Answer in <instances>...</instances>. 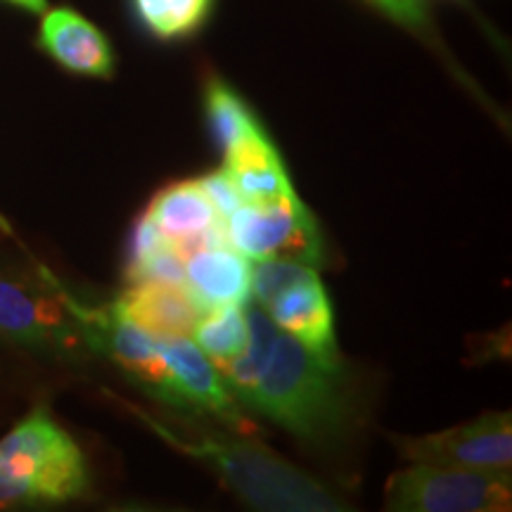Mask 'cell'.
Segmentation results:
<instances>
[{
  "instance_id": "cell-4",
  "label": "cell",
  "mask_w": 512,
  "mask_h": 512,
  "mask_svg": "<svg viewBox=\"0 0 512 512\" xmlns=\"http://www.w3.org/2000/svg\"><path fill=\"white\" fill-rule=\"evenodd\" d=\"M0 335L41 354L88 347V330L69 297H55L38 280L0 268Z\"/></svg>"
},
{
  "instance_id": "cell-14",
  "label": "cell",
  "mask_w": 512,
  "mask_h": 512,
  "mask_svg": "<svg viewBox=\"0 0 512 512\" xmlns=\"http://www.w3.org/2000/svg\"><path fill=\"white\" fill-rule=\"evenodd\" d=\"M223 157H226L223 171L233 181L242 202L264 204L294 192L283 159L264 128L238 140L223 152Z\"/></svg>"
},
{
  "instance_id": "cell-23",
  "label": "cell",
  "mask_w": 512,
  "mask_h": 512,
  "mask_svg": "<svg viewBox=\"0 0 512 512\" xmlns=\"http://www.w3.org/2000/svg\"><path fill=\"white\" fill-rule=\"evenodd\" d=\"M8 3L17 5V8H22V10L36 12V15H41V12H46V8H48V0H8Z\"/></svg>"
},
{
  "instance_id": "cell-3",
  "label": "cell",
  "mask_w": 512,
  "mask_h": 512,
  "mask_svg": "<svg viewBox=\"0 0 512 512\" xmlns=\"http://www.w3.org/2000/svg\"><path fill=\"white\" fill-rule=\"evenodd\" d=\"M0 477L22 491L29 503L72 501L88 491L81 448L43 408L0 439Z\"/></svg>"
},
{
  "instance_id": "cell-1",
  "label": "cell",
  "mask_w": 512,
  "mask_h": 512,
  "mask_svg": "<svg viewBox=\"0 0 512 512\" xmlns=\"http://www.w3.org/2000/svg\"><path fill=\"white\" fill-rule=\"evenodd\" d=\"M335 375L337 363L320 361L297 339L278 332L264 373L242 403L302 439H328L344 418Z\"/></svg>"
},
{
  "instance_id": "cell-9",
  "label": "cell",
  "mask_w": 512,
  "mask_h": 512,
  "mask_svg": "<svg viewBox=\"0 0 512 512\" xmlns=\"http://www.w3.org/2000/svg\"><path fill=\"white\" fill-rule=\"evenodd\" d=\"M145 216L174 245L181 259L209 242L226 240L223 219L200 181H176L166 185L150 202Z\"/></svg>"
},
{
  "instance_id": "cell-16",
  "label": "cell",
  "mask_w": 512,
  "mask_h": 512,
  "mask_svg": "<svg viewBox=\"0 0 512 512\" xmlns=\"http://www.w3.org/2000/svg\"><path fill=\"white\" fill-rule=\"evenodd\" d=\"M204 112H207V124L211 136H214L216 145L223 152L230 150L238 140H242L249 133L261 131L259 119L249 110V105L240 98L228 83L221 79H214L204 91Z\"/></svg>"
},
{
  "instance_id": "cell-12",
  "label": "cell",
  "mask_w": 512,
  "mask_h": 512,
  "mask_svg": "<svg viewBox=\"0 0 512 512\" xmlns=\"http://www.w3.org/2000/svg\"><path fill=\"white\" fill-rule=\"evenodd\" d=\"M38 46L74 74L107 79L114 72V53L107 36L69 8L46 12L38 31Z\"/></svg>"
},
{
  "instance_id": "cell-20",
  "label": "cell",
  "mask_w": 512,
  "mask_h": 512,
  "mask_svg": "<svg viewBox=\"0 0 512 512\" xmlns=\"http://www.w3.org/2000/svg\"><path fill=\"white\" fill-rule=\"evenodd\" d=\"M197 181H200V185L204 188V192H207L211 204H214L216 211H219V216L223 219V223H226L228 216L233 214V211L242 204L233 181H230L228 174L223 169L221 171H211V174L197 178Z\"/></svg>"
},
{
  "instance_id": "cell-8",
  "label": "cell",
  "mask_w": 512,
  "mask_h": 512,
  "mask_svg": "<svg viewBox=\"0 0 512 512\" xmlns=\"http://www.w3.org/2000/svg\"><path fill=\"white\" fill-rule=\"evenodd\" d=\"M159 344L174 382V408L209 413L230 427L247 430V420L221 373L190 337L159 339Z\"/></svg>"
},
{
  "instance_id": "cell-21",
  "label": "cell",
  "mask_w": 512,
  "mask_h": 512,
  "mask_svg": "<svg viewBox=\"0 0 512 512\" xmlns=\"http://www.w3.org/2000/svg\"><path fill=\"white\" fill-rule=\"evenodd\" d=\"M368 3L408 27H422L427 19L425 0H368Z\"/></svg>"
},
{
  "instance_id": "cell-13",
  "label": "cell",
  "mask_w": 512,
  "mask_h": 512,
  "mask_svg": "<svg viewBox=\"0 0 512 512\" xmlns=\"http://www.w3.org/2000/svg\"><path fill=\"white\" fill-rule=\"evenodd\" d=\"M266 311L275 328L297 339L320 361L337 363L332 304L318 275L278 294Z\"/></svg>"
},
{
  "instance_id": "cell-19",
  "label": "cell",
  "mask_w": 512,
  "mask_h": 512,
  "mask_svg": "<svg viewBox=\"0 0 512 512\" xmlns=\"http://www.w3.org/2000/svg\"><path fill=\"white\" fill-rule=\"evenodd\" d=\"M316 271L309 264H299V261L290 259H266L256 261V268H252V290L254 302L266 306L273 302L278 294H283L290 287L304 283V280L316 278Z\"/></svg>"
},
{
  "instance_id": "cell-18",
  "label": "cell",
  "mask_w": 512,
  "mask_h": 512,
  "mask_svg": "<svg viewBox=\"0 0 512 512\" xmlns=\"http://www.w3.org/2000/svg\"><path fill=\"white\" fill-rule=\"evenodd\" d=\"M138 17L157 38L174 41L195 34L214 0H133Z\"/></svg>"
},
{
  "instance_id": "cell-7",
  "label": "cell",
  "mask_w": 512,
  "mask_h": 512,
  "mask_svg": "<svg viewBox=\"0 0 512 512\" xmlns=\"http://www.w3.org/2000/svg\"><path fill=\"white\" fill-rule=\"evenodd\" d=\"M396 444L401 456L411 463L508 472L512 463V420L510 413H486L453 430L396 439Z\"/></svg>"
},
{
  "instance_id": "cell-2",
  "label": "cell",
  "mask_w": 512,
  "mask_h": 512,
  "mask_svg": "<svg viewBox=\"0 0 512 512\" xmlns=\"http://www.w3.org/2000/svg\"><path fill=\"white\" fill-rule=\"evenodd\" d=\"M138 418L147 422L159 437H164L169 444L181 448L192 458H200L233 486L245 501L259 505L268 510H339L323 486H318L313 479L294 470L273 453L249 444H235V441L223 439H200L185 441L171 434L166 427L159 425L150 415L140 413Z\"/></svg>"
},
{
  "instance_id": "cell-15",
  "label": "cell",
  "mask_w": 512,
  "mask_h": 512,
  "mask_svg": "<svg viewBox=\"0 0 512 512\" xmlns=\"http://www.w3.org/2000/svg\"><path fill=\"white\" fill-rule=\"evenodd\" d=\"M242 309H245L247 318V344L233 361L219 368V373L235 399L245 401V396L252 392L256 380L264 373L268 358L273 354L278 328H275L268 311L259 302H249L247 299Z\"/></svg>"
},
{
  "instance_id": "cell-22",
  "label": "cell",
  "mask_w": 512,
  "mask_h": 512,
  "mask_svg": "<svg viewBox=\"0 0 512 512\" xmlns=\"http://www.w3.org/2000/svg\"><path fill=\"white\" fill-rule=\"evenodd\" d=\"M15 503H29L27 498H24V494L19 489H15L8 479L0 477V508H10V505Z\"/></svg>"
},
{
  "instance_id": "cell-5",
  "label": "cell",
  "mask_w": 512,
  "mask_h": 512,
  "mask_svg": "<svg viewBox=\"0 0 512 512\" xmlns=\"http://www.w3.org/2000/svg\"><path fill=\"white\" fill-rule=\"evenodd\" d=\"M387 508L406 512H501L512 508L508 472L415 463L387 482Z\"/></svg>"
},
{
  "instance_id": "cell-11",
  "label": "cell",
  "mask_w": 512,
  "mask_h": 512,
  "mask_svg": "<svg viewBox=\"0 0 512 512\" xmlns=\"http://www.w3.org/2000/svg\"><path fill=\"white\" fill-rule=\"evenodd\" d=\"M114 309L157 339L190 337L202 316V309L192 299L188 287L159 280L131 283L114 302Z\"/></svg>"
},
{
  "instance_id": "cell-17",
  "label": "cell",
  "mask_w": 512,
  "mask_h": 512,
  "mask_svg": "<svg viewBox=\"0 0 512 512\" xmlns=\"http://www.w3.org/2000/svg\"><path fill=\"white\" fill-rule=\"evenodd\" d=\"M195 344L216 370L233 361L247 344V318L242 306H221L204 311L192 330Z\"/></svg>"
},
{
  "instance_id": "cell-6",
  "label": "cell",
  "mask_w": 512,
  "mask_h": 512,
  "mask_svg": "<svg viewBox=\"0 0 512 512\" xmlns=\"http://www.w3.org/2000/svg\"><path fill=\"white\" fill-rule=\"evenodd\" d=\"M226 240L252 261L290 259L299 264H320L323 240L316 219L297 192L264 204L242 202L223 223Z\"/></svg>"
},
{
  "instance_id": "cell-10",
  "label": "cell",
  "mask_w": 512,
  "mask_h": 512,
  "mask_svg": "<svg viewBox=\"0 0 512 512\" xmlns=\"http://www.w3.org/2000/svg\"><path fill=\"white\" fill-rule=\"evenodd\" d=\"M185 287L202 313L221 306H242L252 290V266L228 240L209 242L183 259Z\"/></svg>"
}]
</instances>
